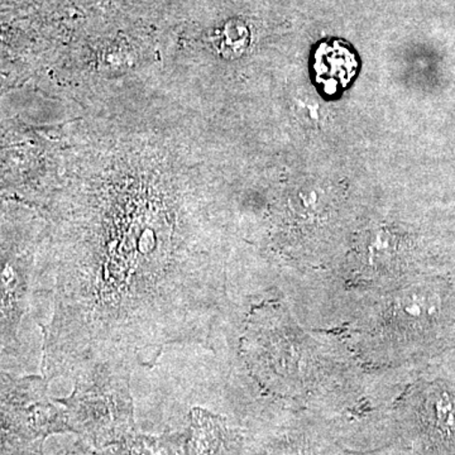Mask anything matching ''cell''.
<instances>
[{
    "instance_id": "cell-3",
    "label": "cell",
    "mask_w": 455,
    "mask_h": 455,
    "mask_svg": "<svg viewBox=\"0 0 455 455\" xmlns=\"http://www.w3.org/2000/svg\"><path fill=\"white\" fill-rule=\"evenodd\" d=\"M443 309L444 300L439 290L433 284L419 283L398 296L395 314L410 329H424L442 316Z\"/></svg>"
},
{
    "instance_id": "cell-2",
    "label": "cell",
    "mask_w": 455,
    "mask_h": 455,
    "mask_svg": "<svg viewBox=\"0 0 455 455\" xmlns=\"http://www.w3.org/2000/svg\"><path fill=\"white\" fill-rule=\"evenodd\" d=\"M29 281V254L0 247V350L16 344L20 323L28 310Z\"/></svg>"
},
{
    "instance_id": "cell-4",
    "label": "cell",
    "mask_w": 455,
    "mask_h": 455,
    "mask_svg": "<svg viewBox=\"0 0 455 455\" xmlns=\"http://www.w3.org/2000/svg\"><path fill=\"white\" fill-rule=\"evenodd\" d=\"M355 57L339 41L320 44L315 53L317 80L325 90L335 92L339 86H346L355 74Z\"/></svg>"
},
{
    "instance_id": "cell-1",
    "label": "cell",
    "mask_w": 455,
    "mask_h": 455,
    "mask_svg": "<svg viewBox=\"0 0 455 455\" xmlns=\"http://www.w3.org/2000/svg\"><path fill=\"white\" fill-rule=\"evenodd\" d=\"M75 390L61 400L74 424L101 438L122 433L132 419L130 372L95 367L76 374Z\"/></svg>"
}]
</instances>
